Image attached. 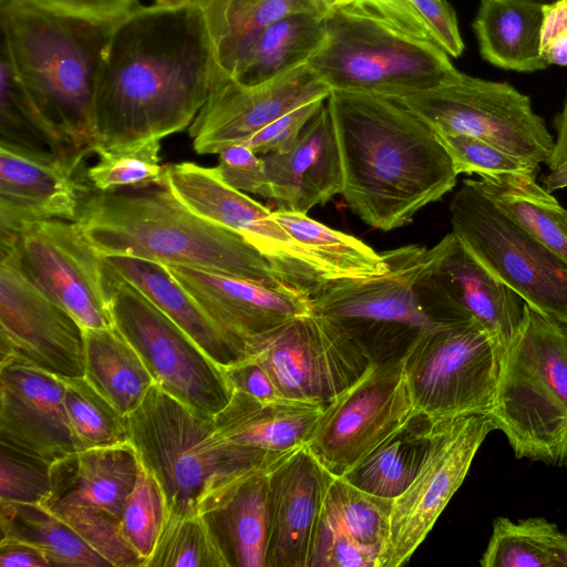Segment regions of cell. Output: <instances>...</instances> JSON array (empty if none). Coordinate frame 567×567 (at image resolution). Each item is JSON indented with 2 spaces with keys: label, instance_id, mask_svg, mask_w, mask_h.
Segmentation results:
<instances>
[{
  "label": "cell",
  "instance_id": "cell-42",
  "mask_svg": "<svg viewBox=\"0 0 567 567\" xmlns=\"http://www.w3.org/2000/svg\"><path fill=\"white\" fill-rule=\"evenodd\" d=\"M555 526L556 524L544 517H529L517 522L508 517H496L480 565L483 567H557L551 544Z\"/></svg>",
  "mask_w": 567,
  "mask_h": 567
},
{
  "label": "cell",
  "instance_id": "cell-23",
  "mask_svg": "<svg viewBox=\"0 0 567 567\" xmlns=\"http://www.w3.org/2000/svg\"><path fill=\"white\" fill-rule=\"evenodd\" d=\"M81 164L53 153L0 142V234L19 235L33 221H75L89 189Z\"/></svg>",
  "mask_w": 567,
  "mask_h": 567
},
{
  "label": "cell",
  "instance_id": "cell-49",
  "mask_svg": "<svg viewBox=\"0 0 567 567\" xmlns=\"http://www.w3.org/2000/svg\"><path fill=\"white\" fill-rule=\"evenodd\" d=\"M324 101L317 100L293 109L240 144L248 146L261 156L287 150L295 143L303 126Z\"/></svg>",
  "mask_w": 567,
  "mask_h": 567
},
{
  "label": "cell",
  "instance_id": "cell-26",
  "mask_svg": "<svg viewBox=\"0 0 567 567\" xmlns=\"http://www.w3.org/2000/svg\"><path fill=\"white\" fill-rule=\"evenodd\" d=\"M101 260L105 276L133 285L221 368L245 358V342L224 330L165 265L128 256H101Z\"/></svg>",
  "mask_w": 567,
  "mask_h": 567
},
{
  "label": "cell",
  "instance_id": "cell-33",
  "mask_svg": "<svg viewBox=\"0 0 567 567\" xmlns=\"http://www.w3.org/2000/svg\"><path fill=\"white\" fill-rule=\"evenodd\" d=\"M200 7L213 41L216 72L224 76L233 73L268 25L291 13L317 12L310 0H207Z\"/></svg>",
  "mask_w": 567,
  "mask_h": 567
},
{
  "label": "cell",
  "instance_id": "cell-21",
  "mask_svg": "<svg viewBox=\"0 0 567 567\" xmlns=\"http://www.w3.org/2000/svg\"><path fill=\"white\" fill-rule=\"evenodd\" d=\"M61 377L0 360V443L50 464L83 450L70 425Z\"/></svg>",
  "mask_w": 567,
  "mask_h": 567
},
{
  "label": "cell",
  "instance_id": "cell-48",
  "mask_svg": "<svg viewBox=\"0 0 567 567\" xmlns=\"http://www.w3.org/2000/svg\"><path fill=\"white\" fill-rule=\"evenodd\" d=\"M216 169L231 187L268 198V182L262 156L243 144L231 145L218 153Z\"/></svg>",
  "mask_w": 567,
  "mask_h": 567
},
{
  "label": "cell",
  "instance_id": "cell-43",
  "mask_svg": "<svg viewBox=\"0 0 567 567\" xmlns=\"http://www.w3.org/2000/svg\"><path fill=\"white\" fill-rule=\"evenodd\" d=\"M229 567L203 515L168 517L144 567Z\"/></svg>",
  "mask_w": 567,
  "mask_h": 567
},
{
  "label": "cell",
  "instance_id": "cell-54",
  "mask_svg": "<svg viewBox=\"0 0 567 567\" xmlns=\"http://www.w3.org/2000/svg\"><path fill=\"white\" fill-rule=\"evenodd\" d=\"M351 4L380 16L414 37L434 41L410 0H352Z\"/></svg>",
  "mask_w": 567,
  "mask_h": 567
},
{
  "label": "cell",
  "instance_id": "cell-45",
  "mask_svg": "<svg viewBox=\"0 0 567 567\" xmlns=\"http://www.w3.org/2000/svg\"><path fill=\"white\" fill-rule=\"evenodd\" d=\"M457 175L495 177L518 174L536 177L539 166L516 157L483 140L464 134L436 132Z\"/></svg>",
  "mask_w": 567,
  "mask_h": 567
},
{
  "label": "cell",
  "instance_id": "cell-57",
  "mask_svg": "<svg viewBox=\"0 0 567 567\" xmlns=\"http://www.w3.org/2000/svg\"><path fill=\"white\" fill-rule=\"evenodd\" d=\"M551 544L557 567H567V532H561L556 525L553 530Z\"/></svg>",
  "mask_w": 567,
  "mask_h": 567
},
{
  "label": "cell",
  "instance_id": "cell-16",
  "mask_svg": "<svg viewBox=\"0 0 567 567\" xmlns=\"http://www.w3.org/2000/svg\"><path fill=\"white\" fill-rule=\"evenodd\" d=\"M425 251L420 245L389 250L383 274L327 281L309 297L310 312L339 322L372 350L374 343H409L420 331L441 326L414 290Z\"/></svg>",
  "mask_w": 567,
  "mask_h": 567
},
{
  "label": "cell",
  "instance_id": "cell-53",
  "mask_svg": "<svg viewBox=\"0 0 567 567\" xmlns=\"http://www.w3.org/2000/svg\"><path fill=\"white\" fill-rule=\"evenodd\" d=\"M223 369L233 390L241 391L266 402L288 401L266 369L251 358L245 357Z\"/></svg>",
  "mask_w": 567,
  "mask_h": 567
},
{
  "label": "cell",
  "instance_id": "cell-4",
  "mask_svg": "<svg viewBox=\"0 0 567 567\" xmlns=\"http://www.w3.org/2000/svg\"><path fill=\"white\" fill-rule=\"evenodd\" d=\"M1 47L28 93L74 155L94 153V100L113 24L56 14L21 0H0Z\"/></svg>",
  "mask_w": 567,
  "mask_h": 567
},
{
  "label": "cell",
  "instance_id": "cell-47",
  "mask_svg": "<svg viewBox=\"0 0 567 567\" xmlns=\"http://www.w3.org/2000/svg\"><path fill=\"white\" fill-rule=\"evenodd\" d=\"M381 548L321 520L310 567H378Z\"/></svg>",
  "mask_w": 567,
  "mask_h": 567
},
{
  "label": "cell",
  "instance_id": "cell-10",
  "mask_svg": "<svg viewBox=\"0 0 567 567\" xmlns=\"http://www.w3.org/2000/svg\"><path fill=\"white\" fill-rule=\"evenodd\" d=\"M452 233L494 277L536 311L567 322V264L464 179L451 204Z\"/></svg>",
  "mask_w": 567,
  "mask_h": 567
},
{
  "label": "cell",
  "instance_id": "cell-5",
  "mask_svg": "<svg viewBox=\"0 0 567 567\" xmlns=\"http://www.w3.org/2000/svg\"><path fill=\"white\" fill-rule=\"evenodd\" d=\"M127 421L130 443L158 481L168 517L205 514L244 481L269 471L290 453L227 442L213 417L195 412L156 383Z\"/></svg>",
  "mask_w": 567,
  "mask_h": 567
},
{
  "label": "cell",
  "instance_id": "cell-7",
  "mask_svg": "<svg viewBox=\"0 0 567 567\" xmlns=\"http://www.w3.org/2000/svg\"><path fill=\"white\" fill-rule=\"evenodd\" d=\"M309 64L331 91L389 99L431 89L458 71L436 42L353 4L326 16L324 42Z\"/></svg>",
  "mask_w": 567,
  "mask_h": 567
},
{
  "label": "cell",
  "instance_id": "cell-11",
  "mask_svg": "<svg viewBox=\"0 0 567 567\" xmlns=\"http://www.w3.org/2000/svg\"><path fill=\"white\" fill-rule=\"evenodd\" d=\"M291 401L328 404L375 362L373 350L339 322L309 312L245 341Z\"/></svg>",
  "mask_w": 567,
  "mask_h": 567
},
{
  "label": "cell",
  "instance_id": "cell-38",
  "mask_svg": "<svg viewBox=\"0 0 567 567\" xmlns=\"http://www.w3.org/2000/svg\"><path fill=\"white\" fill-rule=\"evenodd\" d=\"M0 142L53 153L82 164L60 130L19 81L9 56L1 47L0 52Z\"/></svg>",
  "mask_w": 567,
  "mask_h": 567
},
{
  "label": "cell",
  "instance_id": "cell-1",
  "mask_svg": "<svg viewBox=\"0 0 567 567\" xmlns=\"http://www.w3.org/2000/svg\"><path fill=\"white\" fill-rule=\"evenodd\" d=\"M215 71L199 4L141 6L113 24L103 52L94 100L95 151L162 140L189 127Z\"/></svg>",
  "mask_w": 567,
  "mask_h": 567
},
{
  "label": "cell",
  "instance_id": "cell-37",
  "mask_svg": "<svg viewBox=\"0 0 567 567\" xmlns=\"http://www.w3.org/2000/svg\"><path fill=\"white\" fill-rule=\"evenodd\" d=\"M1 539L18 540L40 548L51 566H111L64 520L42 504L0 501Z\"/></svg>",
  "mask_w": 567,
  "mask_h": 567
},
{
  "label": "cell",
  "instance_id": "cell-62",
  "mask_svg": "<svg viewBox=\"0 0 567 567\" xmlns=\"http://www.w3.org/2000/svg\"><path fill=\"white\" fill-rule=\"evenodd\" d=\"M207 0H198V4L202 6L203 3H205Z\"/></svg>",
  "mask_w": 567,
  "mask_h": 567
},
{
  "label": "cell",
  "instance_id": "cell-59",
  "mask_svg": "<svg viewBox=\"0 0 567 567\" xmlns=\"http://www.w3.org/2000/svg\"><path fill=\"white\" fill-rule=\"evenodd\" d=\"M316 11L322 16H328L338 8L352 3V0H310Z\"/></svg>",
  "mask_w": 567,
  "mask_h": 567
},
{
  "label": "cell",
  "instance_id": "cell-12",
  "mask_svg": "<svg viewBox=\"0 0 567 567\" xmlns=\"http://www.w3.org/2000/svg\"><path fill=\"white\" fill-rule=\"evenodd\" d=\"M104 280L114 327L155 383L200 415L214 417L234 391L224 369L133 285L105 275Z\"/></svg>",
  "mask_w": 567,
  "mask_h": 567
},
{
  "label": "cell",
  "instance_id": "cell-27",
  "mask_svg": "<svg viewBox=\"0 0 567 567\" xmlns=\"http://www.w3.org/2000/svg\"><path fill=\"white\" fill-rule=\"evenodd\" d=\"M140 460L131 443L71 453L51 464V493L42 505L82 506L122 520Z\"/></svg>",
  "mask_w": 567,
  "mask_h": 567
},
{
  "label": "cell",
  "instance_id": "cell-55",
  "mask_svg": "<svg viewBox=\"0 0 567 567\" xmlns=\"http://www.w3.org/2000/svg\"><path fill=\"white\" fill-rule=\"evenodd\" d=\"M0 567H52L38 547L18 540L0 539Z\"/></svg>",
  "mask_w": 567,
  "mask_h": 567
},
{
  "label": "cell",
  "instance_id": "cell-34",
  "mask_svg": "<svg viewBox=\"0 0 567 567\" xmlns=\"http://www.w3.org/2000/svg\"><path fill=\"white\" fill-rule=\"evenodd\" d=\"M464 181L567 264V236L557 220L560 204L536 177L507 174Z\"/></svg>",
  "mask_w": 567,
  "mask_h": 567
},
{
  "label": "cell",
  "instance_id": "cell-29",
  "mask_svg": "<svg viewBox=\"0 0 567 567\" xmlns=\"http://www.w3.org/2000/svg\"><path fill=\"white\" fill-rule=\"evenodd\" d=\"M269 471L247 478L203 514L229 567H267Z\"/></svg>",
  "mask_w": 567,
  "mask_h": 567
},
{
  "label": "cell",
  "instance_id": "cell-52",
  "mask_svg": "<svg viewBox=\"0 0 567 567\" xmlns=\"http://www.w3.org/2000/svg\"><path fill=\"white\" fill-rule=\"evenodd\" d=\"M540 54L547 65L567 66V0L544 3Z\"/></svg>",
  "mask_w": 567,
  "mask_h": 567
},
{
  "label": "cell",
  "instance_id": "cell-17",
  "mask_svg": "<svg viewBox=\"0 0 567 567\" xmlns=\"http://www.w3.org/2000/svg\"><path fill=\"white\" fill-rule=\"evenodd\" d=\"M414 414L400 358L375 361L324 405L306 446L333 476H343Z\"/></svg>",
  "mask_w": 567,
  "mask_h": 567
},
{
  "label": "cell",
  "instance_id": "cell-18",
  "mask_svg": "<svg viewBox=\"0 0 567 567\" xmlns=\"http://www.w3.org/2000/svg\"><path fill=\"white\" fill-rule=\"evenodd\" d=\"M414 290L433 321L475 320L503 354L523 321V299L487 271L453 233L426 249Z\"/></svg>",
  "mask_w": 567,
  "mask_h": 567
},
{
  "label": "cell",
  "instance_id": "cell-6",
  "mask_svg": "<svg viewBox=\"0 0 567 567\" xmlns=\"http://www.w3.org/2000/svg\"><path fill=\"white\" fill-rule=\"evenodd\" d=\"M489 416L516 458L567 466V322L524 303Z\"/></svg>",
  "mask_w": 567,
  "mask_h": 567
},
{
  "label": "cell",
  "instance_id": "cell-40",
  "mask_svg": "<svg viewBox=\"0 0 567 567\" xmlns=\"http://www.w3.org/2000/svg\"><path fill=\"white\" fill-rule=\"evenodd\" d=\"M159 152V138L96 148L97 161L86 171L87 182L100 192L165 186L166 166Z\"/></svg>",
  "mask_w": 567,
  "mask_h": 567
},
{
  "label": "cell",
  "instance_id": "cell-61",
  "mask_svg": "<svg viewBox=\"0 0 567 567\" xmlns=\"http://www.w3.org/2000/svg\"><path fill=\"white\" fill-rule=\"evenodd\" d=\"M557 220L567 236V209H565L561 205L557 209Z\"/></svg>",
  "mask_w": 567,
  "mask_h": 567
},
{
  "label": "cell",
  "instance_id": "cell-35",
  "mask_svg": "<svg viewBox=\"0 0 567 567\" xmlns=\"http://www.w3.org/2000/svg\"><path fill=\"white\" fill-rule=\"evenodd\" d=\"M276 220L312 257L329 280L383 274L389 262L360 239L332 229L305 213L274 210Z\"/></svg>",
  "mask_w": 567,
  "mask_h": 567
},
{
  "label": "cell",
  "instance_id": "cell-44",
  "mask_svg": "<svg viewBox=\"0 0 567 567\" xmlns=\"http://www.w3.org/2000/svg\"><path fill=\"white\" fill-rule=\"evenodd\" d=\"M167 518L164 492L154 474L140 462L134 488L124 506L121 529L144 565L154 553Z\"/></svg>",
  "mask_w": 567,
  "mask_h": 567
},
{
  "label": "cell",
  "instance_id": "cell-58",
  "mask_svg": "<svg viewBox=\"0 0 567 567\" xmlns=\"http://www.w3.org/2000/svg\"><path fill=\"white\" fill-rule=\"evenodd\" d=\"M543 187L550 193L567 187V162L549 171L543 179Z\"/></svg>",
  "mask_w": 567,
  "mask_h": 567
},
{
  "label": "cell",
  "instance_id": "cell-51",
  "mask_svg": "<svg viewBox=\"0 0 567 567\" xmlns=\"http://www.w3.org/2000/svg\"><path fill=\"white\" fill-rule=\"evenodd\" d=\"M425 22L433 40L452 58L464 51L456 14L446 0H410Z\"/></svg>",
  "mask_w": 567,
  "mask_h": 567
},
{
  "label": "cell",
  "instance_id": "cell-8",
  "mask_svg": "<svg viewBox=\"0 0 567 567\" xmlns=\"http://www.w3.org/2000/svg\"><path fill=\"white\" fill-rule=\"evenodd\" d=\"M503 357L475 320L420 331L399 357L414 413L431 423L491 415Z\"/></svg>",
  "mask_w": 567,
  "mask_h": 567
},
{
  "label": "cell",
  "instance_id": "cell-32",
  "mask_svg": "<svg viewBox=\"0 0 567 567\" xmlns=\"http://www.w3.org/2000/svg\"><path fill=\"white\" fill-rule=\"evenodd\" d=\"M83 330L84 378L121 414L127 416L155 384L154 378L115 327Z\"/></svg>",
  "mask_w": 567,
  "mask_h": 567
},
{
  "label": "cell",
  "instance_id": "cell-36",
  "mask_svg": "<svg viewBox=\"0 0 567 567\" xmlns=\"http://www.w3.org/2000/svg\"><path fill=\"white\" fill-rule=\"evenodd\" d=\"M430 422L414 416L347 472V482L368 493L396 498L415 478L429 444Z\"/></svg>",
  "mask_w": 567,
  "mask_h": 567
},
{
  "label": "cell",
  "instance_id": "cell-50",
  "mask_svg": "<svg viewBox=\"0 0 567 567\" xmlns=\"http://www.w3.org/2000/svg\"><path fill=\"white\" fill-rule=\"evenodd\" d=\"M33 7L76 19L114 24L141 7L138 0H21Z\"/></svg>",
  "mask_w": 567,
  "mask_h": 567
},
{
  "label": "cell",
  "instance_id": "cell-39",
  "mask_svg": "<svg viewBox=\"0 0 567 567\" xmlns=\"http://www.w3.org/2000/svg\"><path fill=\"white\" fill-rule=\"evenodd\" d=\"M393 501L358 488L341 476H333L321 520L382 551L389 538Z\"/></svg>",
  "mask_w": 567,
  "mask_h": 567
},
{
  "label": "cell",
  "instance_id": "cell-3",
  "mask_svg": "<svg viewBox=\"0 0 567 567\" xmlns=\"http://www.w3.org/2000/svg\"><path fill=\"white\" fill-rule=\"evenodd\" d=\"M76 221L100 256L198 268L291 291L254 246L193 213L166 186L87 192Z\"/></svg>",
  "mask_w": 567,
  "mask_h": 567
},
{
  "label": "cell",
  "instance_id": "cell-20",
  "mask_svg": "<svg viewBox=\"0 0 567 567\" xmlns=\"http://www.w3.org/2000/svg\"><path fill=\"white\" fill-rule=\"evenodd\" d=\"M330 93L309 63L254 85L215 71L208 97L188 127L193 147L202 155L218 154L293 109L327 100Z\"/></svg>",
  "mask_w": 567,
  "mask_h": 567
},
{
  "label": "cell",
  "instance_id": "cell-2",
  "mask_svg": "<svg viewBox=\"0 0 567 567\" xmlns=\"http://www.w3.org/2000/svg\"><path fill=\"white\" fill-rule=\"evenodd\" d=\"M347 206L389 231L413 221L456 185L452 158L435 131L393 99L331 91Z\"/></svg>",
  "mask_w": 567,
  "mask_h": 567
},
{
  "label": "cell",
  "instance_id": "cell-15",
  "mask_svg": "<svg viewBox=\"0 0 567 567\" xmlns=\"http://www.w3.org/2000/svg\"><path fill=\"white\" fill-rule=\"evenodd\" d=\"M497 426L489 415L472 414L431 423L422 465L393 501L389 538L378 567L405 565L466 477L474 456Z\"/></svg>",
  "mask_w": 567,
  "mask_h": 567
},
{
  "label": "cell",
  "instance_id": "cell-41",
  "mask_svg": "<svg viewBox=\"0 0 567 567\" xmlns=\"http://www.w3.org/2000/svg\"><path fill=\"white\" fill-rule=\"evenodd\" d=\"M64 406L83 450L130 443L127 416L121 414L84 378H62Z\"/></svg>",
  "mask_w": 567,
  "mask_h": 567
},
{
  "label": "cell",
  "instance_id": "cell-25",
  "mask_svg": "<svg viewBox=\"0 0 567 567\" xmlns=\"http://www.w3.org/2000/svg\"><path fill=\"white\" fill-rule=\"evenodd\" d=\"M228 333L241 341L310 312L309 299L221 272L165 265Z\"/></svg>",
  "mask_w": 567,
  "mask_h": 567
},
{
  "label": "cell",
  "instance_id": "cell-14",
  "mask_svg": "<svg viewBox=\"0 0 567 567\" xmlns=\"http://www.w3.org/2000/svg\"><path fill=\"white\" fill-rule=\"evenodd\" d=\"M165 186L193 213L240 235L291 291L309 299L328 281L305 247L276 220L274 212L228 185L216 167L192 162L167 165Z\"/></svg>",
  "mask_w": 567,
  "mask_h": 567
},
{
  "label": "cell",
  "instance_id": "cell-19",
  "mask_svg": "<svg viewBox=\"0 0 567 567\" xmlns=\"http://www.w3.org/2000/svg\"><path fill=\"white\" fill-rule=\"evenodd\" d=\"M18 236L28 270L51 299L83 329L114 327L101 256L76 220L33 221Z\"/></svg>",
  "mask_w": 567,
  "mask_h": 567
},
{
  "label": "cell",
  "instance_id": "cell-56",
  "mask_svg": "<svg viewBox=\"0 0 567 567\" xmlns=\"http://www.w3.org/2000/svg\"><path fill=\"white\" fill-rule=\"evenodd\" d=\"M556 131L555 146L546 163L549 171L567 162V97L560 114L556 118Z\"/></svg>",
  "mask_w": 567,
  "mask_h": 567
},
{
  "label": "cell",
  "instance_id": "cell-22",
  "mask_svg": "<svg viewBox=\"0 0 567 567\" xmlns=\"http://www.w3.org/2000/svg\"><path fill=\"white\" fill-rule=\"evenodd\" d=\"M332 478L306 445L270 468L267 567H310Z\"/></svg>",
  "mask_w": 567,
  "mask_h": 567
},
{
  "label": "cell",
  "instance_id": "cell-31",
  "mask_svg": "<svg viewBox=\"0 0 567 567\" xmlns=\"http://www.w3.org/2000/svg\"><path fill=\"white\" fill-rule=\"evenodd\" d=\"M326 39V17L318 12H296L268 25L227 76L243 85H254L306 63Z\"/></svg>",
  "mask_w": 567,
  "mask_h": 567
},
{
  "label": "cell",
  "instance_id": "cell-60",
  "mask_svg": "<svg viewBox=\"0 0 567 567\" xmlns=\"http://www.w3.org/2000/svg\"><path fill=\"white\" fill-rule=\"evenodd\" d=\"M156 3L161 4V6L175 7V6H184V4H193V3L198 4V0H156Z\"/></svg>",
  "mask_w": 567,
  "mask_h": 567
},
{
  "label": "cell",
  "instance_id": "cell-13",
  "mask_svg": "<svg viewBox=\"0 0 567 567\" xmlns=\"http://www.w3.org/2000/svg\"><path fill=\"white\" fill-rule=\"evenodd\" d=\"M0 354L61 378L85 373L83 328L33 279L13 234H0Z\"/></svg>",
  "mask_w": 567,
  "mask_h": 567
},
{
  "label": "cell",
  "instance_id": "cell-24",
  "mask_svg": "<svg viewBox=\"0 0 567 567\" xmlns=\"http://www.w3.org/2000/svg\"><path fill=\"white\" fill-rule=\"evenodd\" d=\"M268 198L280 209L307 214L342 193L343 168L327 100L285 151L262 156Z\"/></svg>",
  "mask_w": 567,
  "mask_h": 567
},
{
  "label": "cell",
  "instance_id": "cell-28",
  "mask_svg": "<svg viewBox=\"0 0 567 567\" xmlns=\"http://www.w3.org/2000/svg\"><path fill=\"white\" fill-rule=\"evenodd\" d=\"M323 409V404L291 400L266 402L234 390L213 420L217 432L229 443L288 453L308 443Z\"/></svg>",
  "mask_w": 567,
  "mask_h": 567
},
{
  "label": "cell",
  "instance_id": "cell-46",
  "mask_svg": "<svg viewBox=\"0 0 567 567\" xmlns=\"http://www.w3.org/2000/svg\"><path fill=\"white\" fill-rule=\"evenodd\" d=\"M51 464L0 443V501L42 504L51 493Z\"/></svg>",
  "mask_w": 567,
  "mask_h": 567
},
{
  "label": "cell",
  "instance_id": "cell-30",
  "mask_svg": "<svg viewBox=\"0 0 567 567\" xmlns=\"http://www.w3.org/2000/svg\"><path fill=\"white\" fill-rule=\"evenodd\" d=\"M543 7L542 0H481L473 29L482 58L509 71L544 70Z\"/></svg>",
  "mask_w": 567,
  "mask_h": 567
},
{
  "label": "cell",
  "instance_id": "cell-9",
  "mask_svg": "<svg viewBox=\"0 0 567 567\" xmlns=\"http://www.w3.org/2000/svg\"><path fill=\"white\" fill-rule=\"evenodd\" d=\"M393 100L436 132L483 140L534 165L546 164L555 146L529 96L506 82L457 71L436 86Z\"/></svg>",
  "mask_w": 567,
  "mask_h": 567
}]
</instances>
